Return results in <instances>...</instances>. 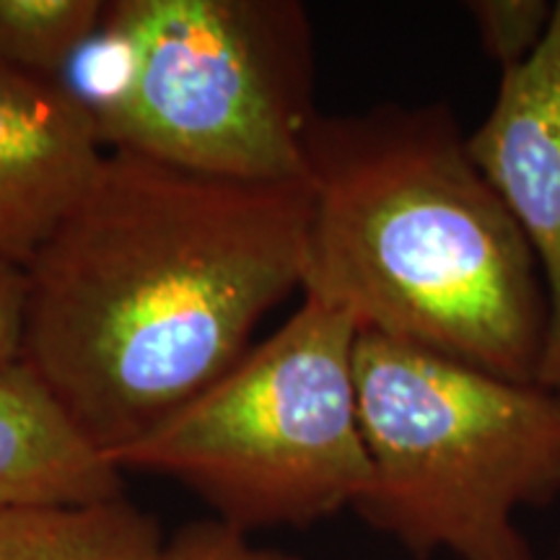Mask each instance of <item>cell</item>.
<instances>
[{"mask_svg":"<svg viewBox=\"0 0 560 560\" xmlns=\"http://www.w3.org/2000/svg\"><path fill=\"white\" fill-rule=\"evenodd\" d=\"M369 486L355 514L412 558L535 560L516 511L560 499V395L359 332Z\"/></svg>","mask_w":560,"mask_h":560,"instance_id":"3","label":"cell"},{"mask_svg":"<svg viewBox=\"0 0 560 560\" xmlns=\"http://www.w3.org/2000/svg\"><path fill=\"white\" fill-rule=\"evenodd\" d=\"M482 52L501 70L520 66L542 45L556 3L548 0H472L465 3Z\"/></svg>","mask_w":560,"mask_h":560,"instance_id":"11","label":"cell"},{"mask_svg":"<svg viewBox=\"0 0 560 560\" xmlns=\"http://www.w3.org/2000/svg\"><path fill=\"white\" fill-rule=\"evenodd\" d=\"M467 149L527 240L548 299L537 384L560 395V0L542 45L501 70L486 120Z\"/></svg>","mask_w":560,"mask_h":560,"instance_id":"6","label":"cell"},{"mask_svg":"<svg viewBox=\"0 0 560 560\" xmlns=\"http://www.w3.org/2000/svg\"><path fill=\"white\" fill-rule=\"evenodd\" d=\"M164 532L128 499L89 506H0V560H156Z\"/></svg>","mask_w":560,"mask_h":560,"instance_id":"9","label":"cell"},{"mask_svg":"<svg viewBox=\"0 0 560 560\" xmlns=\"http://www.w3.org/2000/svg\"><path fill=\"white\" fill-rule=\"evenodd\" d=\"M304 156V296L359 332L537 380L548 338L540 270L450 104L317 115Z\"/></svg>","mask_w":560,"mask_h":560,"instance_id":"2","label":"cell"},{"mask_svg":"<svg viewBox=\"0 0 560 560\" xmlns=\"http://www.w3.org/2000/svg\"><path fill=\"white\" fill-rule=\"evenodd\" d=\"M104 0H0V62L39 79L62 70L104 24Z\"/></svg>","mask_w":560,"mask_h":560,"instance_id":"10","label":"cell"},{"mask_svg":"<svg viewBox=\"0 0 560 560\" xmlns=\"http://www.w3.org/2000/svg\"><path fill=\"white\" fill-rule=\"evenodd\" d=\"M24 270L0 260V371L16 366L24 342Z\"/></svg>","mask_w":560,"mask_h":560,"instance_id":"13","label":"cell"},{"mask_svg":"<svg viewBox=\"0 0 560 560\" xmlns=\"http://www.w3.org/2000/svg\"><path fill=\"white\" fill-rule=\"evenodd\" d=\"M156 560H301L289 552L265 548L219 520H200L179 527L161 545Z\"/></svg>","mask_w":560,"mask_h":560,"instance_id":"12","label":"cell"},{"mask_svg":"<svg viewBox=\"0 0 560 560\" xmlns=\"http://www.w3.org/2000/svg\"><path fill=\"white\" fill-rule=\"evenodd\" d=\"M120 73L94 107L107 151L236 182H304L314 26L299 0H112Z\"/></svg>","mask_w":560,"mask_h":560,"instance_id":"4","label":"cell"},{"mask_svg":"<svg viewBox=\"0 0 560 560\" xmlns=\"http://www.w3.org/2000/svg\"><path fill=\"white\" fill-rule=\"evenodd\" d=\"M125 499V472L75 429L39 376L0 371V506H89Z\"/></svg>","mask_w":560,"mask_h":560,"instance_id":"8","label":"cell"},{"mask_svg":"<svg viewBox=\"0 0 560 560\" xmlns=\"http://www.w3.org/2000/svg\"><path fill=\"white\" fill-rule=\"evenodd\" d=\"M355 338L348 314L304 296L270 338L112 465L182 482L213 520L247 535L353 511L369 486Z\"/></svg>","mask_w":560,"mask_h":560,"instance_id":"5","label":"cell"},{"mask_svg":"<svg viewBox=\"0 0 560 560\" xmlns=\"http://www.w3.org/2000/svg\"><path fill=\"white\" fill-rule=\"evenodd\" d=\"M107 156L94 107L62 79L0 62V260L24 268Z\"/></svg>","mask_w":560,"mask_h":560,"instance_id":"7","label":"cell"},{"mask_svg":"<svg viewBox=\"0 0 560 560\" xmlns=\"http://www.w3.org/2000/svg\"><path fill=\"white\" fill-rule=\"evenodd\" d=\"M304 182H236L107 151L24 265L21 361L112 462L219 382L304 285Z\"/></svg>","mask_w":560,"mask_h":560,"instance_id":"1","label":"cell"}]
</instances>
